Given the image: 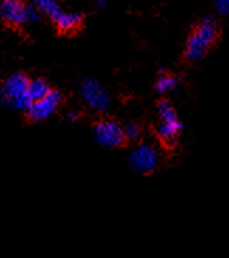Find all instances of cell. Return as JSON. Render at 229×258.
I'll use <instances>...</instances> for the list:
<instances>
[{"instance_id": "obj_1", "label": "cell", "mask_w": 229, "mask_h": 258, "mask_svg": "<svg viewBox=\"0 0 229 258\" xmlns=\"http://www.w3.org/2000/svg\"><path fill=\"white\" fill-rule=\"evenodd\" d=\"M218 37V22L212 15L204 16L185 44V58L190 62L202 60Z\"/></svg>"}, {"instance_id": "obj_2", "label": "cell", "mask_w": 229, "mask_h": 258, "mask_svg": "<svg viewBox=\"0 0 229 258\" xmlns=\"http://www.w3.org/2000/svg\"><path fill=\"white\" fill-rule=\"evenodd\" d=\"M29 84L30 78L23 73L16 71L10 74L2 85V104L16 111H29L33 105L27 94Z\"/></svg>"}, {"instance_id": "obj_3", "label": "cell", "mask_w": 229, "mask_h": 258, "mask_svg": "<svg viewBox=\"0 0 229 258\" xmlns=\"http://www.w3.org/2000/svg\"><path fill=\"white\" fill-rule=\"evenodd\" d=\"M38 9L43 12V15L48 16L55 27L60 31L75 30L82 23V15L81 13H74V12H65L64 9L54 0H40L36 2Z\"/></svg>"}, {"instance_id": "obj_4", "label": "cell", "mask_w": 229, "mask_h": 258, "mask_svg": "<svg viewBox=\"0 0 229 258\" xmlns=\"http://www.w3.org/2000/svg\"><path fill=\"white\" fill-rule=\"evenodd\" d=\"M159 111V125H157V135L163 142L173 144L181 132V121L178 119L174 108L170 105V102L163 99L157 105Z\"/></svg>"}, {"instance_id": "obj_5", "label": "cell", "mask_w": 229, "mask_h": 258, "mask_svg": "<svg viewBox=\"0 0 229 258\" xmlns=\"http://www.w3.org/2000/svg\"><path fill=\"white\" fill-rule=\"evenodd\" d=\"M78 90L85 104L93 111L102 112V111H106L110 105V98L107 95L106 90L93 78H88V77L84 78L78 85Z\"/></svg>"}, {"instance_id": "obj_6", "label": "cell", "mask_w": 229, "mask_h": 258, "mask_svg": "<svg viewBox=\"0 0 229 258\" xmlns=\"http://www.w3.org/2000/svg\"><path fill=\"white\" fill-rule=\"evenodd\" d=\"M160 162V153L152 144L138 145L129 155V166L138 173H150Z\"/></svg>"}, {"instance_id": "obj_7", "label": "cell", "mask_w": 229, "mask_h": 258, "mask_svg": "<svg viewBox=\"0 0 229 258\" xmlns=\"http://www.w3.org/2000/svg\"><path fill=\"white\" fill-rule=\"evenodd\" d=\"M95 141L105 148H118L126 141L125 131L113 119H102L93 126Z\"/></svg>"}, {"instance_id": "obj_8", "label": "cell", "mask_w": 229, "mask_h": 258, "mask_svg": "<svg viewBox=\"0 0 229 258\" xmlns=\"http://www.w3.org/2000/svg\"><path fill=\"white\" fill-rule=\"evenodd\" d=\"M62 102V94L58 90H53L46 98L33 102L31 108L27 111V115L31 121H43L50 118L58 109Z\"/></svg>"}, {"instance_id": "obj_9", "label": "cell", "mask_w": 229, "mask_h": 258, "mask_svg": "<svg viewBox=\"0 0 229 258\" xmlns=\"http://www.w3.org/2000/svg\"><path fill=\"white\" fill-rule=\"evenodd\" d=\"M0 16L10 26H22L27 23V5L20 2L6 0L0 5Z\"/></svg>"}, {"instance_id": "obj_10", "label": "cell", "mask_w": 229, "mask_h": 258, "mask_svg": "<svg viewBox=\"0 0 229 258\" xmlns=\"http://www.w3.org/2000/svg\"><path fill=\"white\" fill-rule=\"evenodd\" d=\"M51 91L53 90L50 88V85H48L46 80H43V78H33V80H30V84H29L27 94L30 97L31 102H37V101H41V99L46 98Z\"/></svg>"}, {"instance_id": "obj_11", "label": "cell", "mask_w": 229, "mask_h": 258, "mask_svg": "<svg viewBox=\"0 0 229 258\" xmlns=\"http://www.w3.org/2000/svg\"><path fill=\"white\" fill-rule=\"evenodd\" d=\"M178 84V78L174 76H170L164 71H160L157 80H156V90L160 94H167V92L173 91Z\"/></svg>"}, {"instance_id": "obj_12", "label": "cell", "mask_w": 229, "mask_h": 258, "mask_svg": "<svg viewBox=\"0 0 229 258\" xmlns=\"http://www.w3.org/2000/svg\"><path fill=\"white\" fill-rule=\"evenodd\" d=\"M41 16H43V12L38 9V6L36 3L27 5V23H38V22L41 20Z\"/></svg>"}, {"instance_id": "obj_13", "label": "cell", "mask_w": 229, "mask_h": 258, "mask_svg": "<svg viewBox=\"0 0 229 258\" xmlns=\"http://www.w3.org/2000/svg\"><path fill=\"white\" fill-rule=\"evenodd\" d=\"M123 131H125V137L129 141H136L139 137H140V128H139L138 123L135 122H129L123 126Z\"/></svg>"}, {"instance_id": "obj_14", "label": "cell", "mask_w": 229, "mask_h": 258, "mask_svg": "<svg viewBox=\"0 0 229 258\" xmlns=\"http://www.w3.org/2000/svg\"><path fill=\"white\" fill-rule=\"evenodd\" d=\"M214 6L219 15H229V0H216Z\"/></svg>"}, {"instance_id": "obj_15", "label": "cell", "mask_w": 229, "mask_h": 258, "mask_svg": "<svg viewBox=\"0 0 229 258\" xmlns=\"http://www.w3.org/2000/svg\"><path fill=\"white\" fill-rule=\"evenodd\" d=\"M67 118H68V121L75 122L76 119H78V112H75V111H71V112L67 114Z\"/></svg>"}, {"instance_id": "obj_16", "label": "cell", "mask_w": 229, "mask_h": 258, "mask_svg": "<svg viewBox=\"0 0 229 258\" xmlns=\"http://www.w3.org/2000/svg\"><path fill=\"white\" fill-rule=\"evenodd\" d=\"M96 6H98V8H105V6H106V3H105V2H98V3H96Z\"/></svg>"}]
</instances>
